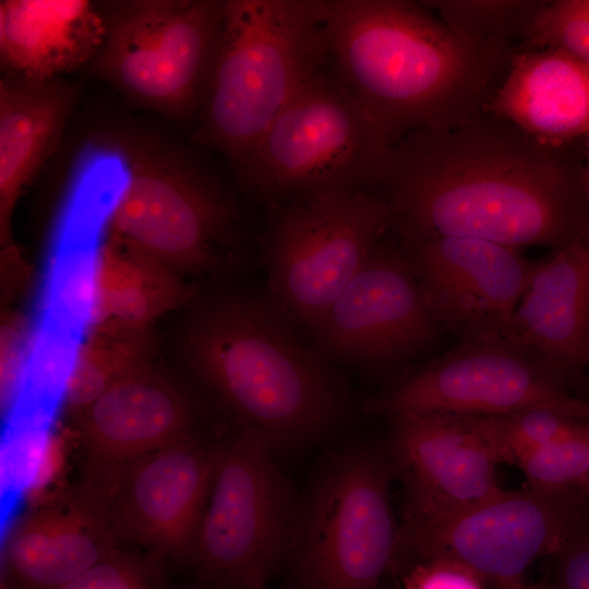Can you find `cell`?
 Segmentation results:
<instances>
[{"mask_svg": "<svg viewBox=\"0 0 589 589\" xmlns=\"http://www.w3.org/2000/svg\"><path fill=\"white\" fill-rule=\"evenodd\" d=\"M387 148L328 60L271 123L240 176L256 197L275 205L369 190Z\"/></svg>", "mask_w": 589, "mask_h": 589, "instance_id": "6", "label": "cell"}, {"mask_svg": "<svg viewBox=\"0 0 589 589\" xmlns=\"http://www.w3.org/2000/svg\"><path fill=\"white\" fill-rule=\"evenodd\" d=\"M399 244L438 326L460 341L503 338L536 263L518 249L476 238Z\"/></svg>", "mask_w": 589, "mask_h": 589, "instance_id": "15", "label": "cell"}, {"mask_svg": "<svg viewBox=\"0 0 589 589\" xmlns=\"http://www.w3.org/2000/svg\"><path fill=\"white\" fill-rule=\"evenodd\" d=\"M105 36V12L91 1H0L2 75L60 80L93 62Z\"/></svg>", "mask_w": 589, "mask_h": 589, "instance_id": "21", "label": "cell"}, {"mask_svg": "<svg viewBox=\"0 0 589 589\" xmlns=\"http://www.w3.org/2000/svg\"><path fill=\"white\" fill-rule=\"evenodd\" d=\"M484 111L543 145L573 144L589 133V64L558 49L519 50Z\"/></svg>", "mask_w": 589, "mask_h": 589, "instance_id": "20", "label": "cell"}, {"mask_svg": "<svg viewBox=\"0 0 589 589\" xmlns=\"http://www.w3.org/2000/svg\"><path fill=\"white\" fill-rule=\"evenodd\" d=\"M180 589H212L211 587L206 586L205 584L196 580L195 582L189 585V586H185L183 588H180Z\"/></svg>", "mask_w": 589, "mask_h": 589, "instance_id": "36", "label": "cell"}, {"mask_svg": "<svg viewBox=\"0 0 589 589\" xmlns=\"http://www.w3.org/2000/svg\"><path fill=\"white\" fill-rule=\"evenodd\" d=\"M329 63L389 147L485 110L518 48L469 45L421 1L322 0Z\"/></svg>", "mask_w": 589, "mask_h": 589, "instance_id": "2", "label": "cell"}, {"mask_svg": "<svg viewBox=\"0 0 589 589\" xmlns=\"http://www.w3.org/2000/svg\"><path fill=\"white\" fill-rule=\"evenodd\" d=\"M152 358L148 328L113 322L95 325L79 347L62 408L79 416L112 386L151 369Z\"/></svg>", "mask_w": 589, "mask_h": 589, "instance_id": "24", "label": "cell"}, {"mask_svg": "<svg viewBox=\"0 0 589 589\" xmlns=\"http://www.w3.org/2000/svg\"><path fill=\"white\" fill-rule=\"evenodd\" d=\"M387 449L351 443L321 462L299 498L285 589H381L399 550Z\"/></svg>", "mask_w": 589, "mask_h": 589, "instance_id": "5", "label": "cell"}, {"mask_svg": "<svg viewBox=\"0 0 589 589\" xmlns=\"http://www.w3.org/2000/svg\"><path fill=\"white\" fill-rule=\"evenodd\" d=\"M516 466L532 490L545 493L578 490L589 470L588 421L574 432L529 452Z\"/></svg>", "mask_w": 589, "mask_h": 589, "instance_id": "27", "label": "cell"}, {"mask_svg": "<svg viewBox=\"0 0 589 589\" xmlns=\"http://www.w3.org/2000/svg\"><path fill=\"white\" fill-rule=\"evenodd\" d=\"M553 557L552 589H589V510Z\"/></svg>", "mask_w": 589, "mask_h": 589, "instance_id": "32", "label": "cell"}, {"mask_svg": "<svg viewBox=\"0 0 589 589\" xmlns=\"http://www.w3.org/2000/svg\"><path fill=\"white\" fill-rule=\"evenodd\" d=\"M576 143V142H575ZM551 147L483 111L390 145L372 188L400 241L467 237L554 251L589 230L585 155Z\"/></svg>", "mask_w": 589, "mask_h": 589, "instance_id": "1", "label": "cell"}, {"mask_svg": "<svg viewBox=\"0 0 589 589\" xmlns=\"http://www.w3.org/2000/svg\"><path fill=\"white\" fill-rule=\"evenodd\" d=\"M73 104L60 80H0V243L14 247L16 204L56 146Z\"/></svg>", "mask_w": 589, "mask_h": 589, "instance_id": "22", "label": "cell"}, {"mask_svg": "<svg viewBox=\"0 0 589 589\" xmlns=\"http://www.w3.org/2000/svg\"><path fill=\"white\" fill-rule=\"evenodd\" d=\"M194 297L179 273L134 243L111 232L98 243L97 324L148 328Z\"/></svg>", "mask_w": 589, "mask_h": 589, "instance_id": "23", "label": "cell"}, {"mask_svg": "<svg viewBox=\"0 0 589 589\" xmlns=\"http://www.w3.org/2000/svg\"><path fill=\"white\" fill-rule=\"evenodd\" d=\"M292 328L269 298L235 292L197 309L182 341L194 378L237 428L257 434L276 454L325 438L349 411L330 361Z\"/></svg>", "mask_w": 589, "mask_h": 589, "instance_id": "3", "label": "cell"}, {"mask_svg": "<svg viewBox=\"0 0 589 589\" xmlns=\"http://www.w3.org/2000/svg\"><path fill=\"white\" fill-rule=\"evenodd\" d=\"M462 41L518 48L544 1L433 0L421 1Z\"/></svg>", "mask_w": 589, "mask_h": 589, "instance_id": "25", "label": "cell"}, {"mask_svg": "<svg viewBox=\"0 0 589 589\" xmlns=\"http://www.w3.org/2000/svg\"><path fill=\"white\" fill-rule=\"evenodd\" d=\"M517 589H552V588L544 584H522Z\"/></svg>", "mask_w": 589, "mask_h": 589, "instance_id": "35", "label": "cell"}, {"mask_svg": "<svg viewBox=\"0 0 589 589\" xmlns=\"http://www.w3.org/2000/svg\"><path fill=\"white\" fill-rule=\"evenodd\" d=\"M464 417L498 464L515 465L534 448L569 434L587 422L544 407Z\"/></svg>", "mask_w": 589, "mask_h": 589, "instance_id": "26", "label": "cell"}, {"mask_svg": "<svg viewBox=\"0 0 589 589\" xmlns=\"http://www.w3.org/2000/svg\"><path fill=\"white\" fill-rule=\"evenodd\" d=\"M32 326L11 318L1 328L0 402L5 419L17 399L26 369Z\"/></svg>", "mask_w": 589, "mask_h": 589, "instance_id": "30", "label": "cell"}, {"mask_svg": "<svg viewBox=\"0 0 589 589\" xmlns=\"http://www.w3.org/2000/svg\"><path fill=\"white\" fill-rule=\"evenodd\" d=\"M402 567L405 589H484L485 585L470 572L445 561L413 560Z\"/></svg>", "mask_w": 589, "mask_h": 589, "instance_id": "31", "label": "cell"}, {"mask_svg": "<svg viewBox=\"0 0 589 589\" xmlns=\"http://www.w3.org/2000/svg\"><path fill=\"white\" fill-rule=\"evenodd\" d=\"M119 548L104 504L79 486L35 506L5 529L0 584L57 589Z\"/></svg>", "mask_w": 589, "mask_h": 589, "instance_id": "18", "label": "cell"}, {"mask_svg": "<svg viewBox=\"0 0 589 589\" xmlns=\"http://www.w3.org/2000/svg\"><path fill=\"white\" fill-rule=\"evenodd\" d=\"M588 435H589V421H588ZM578 491L589 501V470L586 478L578 486Z\"/></svg>", "mask_w": 589, "mask_h": 589, "instance_id": "33", "label": "cell"}, {"mask_svg": "<svg viewBox=\"0 0 589 589\" xmlns=\"http://www.w3.org/2000/svg\"><path fill=\"white\" fill-rule=\"evenodd\" d=\"M105 15L95 74L132 100L171 117H189L203 106L225 1L129 0Z\"/></svg>", "mask_w": 589, "mask_h": 589, "instance_id": "9", "label": "cell"}, {"mask_svg": "<svg viewBox=\"0 0 589 589\" xmlns=\"http://www.w3.org/2000/svg\"><path fill=\"white\" fill-rule=\"evenodd\" d=\"M389 419L386 449L404 485L402 519L445 517L502 490L498 462L466 417L408 413Z\"/></svg>", "mask_w": 589, "mask_h": 589, "instance_id": "16", "label": "cell"}, {"mask_svg": "<svg viewBox=\"0 0 589 589\" xmlns=\"http://www.w3.org/2000/svg\"><path fill=\"white\" fill-rule=\"evenodd\" d=\"M299 498L257 434L237 428L219 461L192 565L212 589H269L287 564Z\"/></svg>", "mask_w": 589, "mask_h": 589, "instance_id": "7", "label": "cell"}, {"mask_svg": "<svg viewBox=\"0 0 589 589\" xmlns=\"http://www.w3.org/2000/svg\"><path fill=\"white\" fill-rule=\"evenodd\" d=\"M77 423L85 458L80 486L105 505L131 464L196 433V408L178 383L151 368L104 393Z\"/></svg>", "mask_w": 589, "mask_h": 589, "instance_id": "17", "label": "cell"}, {"mask_svg": "<svg viewBox=\"0 0 589 589\" xmlns=\"http://www.w3.org/2000/svg\"><path fill=\"white\" fill-rule=\"evenodd\" d=\"M327 62L322 0H225L201 140L240 173L271 123Z\"/></svg>", "mask_w": 589, "mask_h": 589, "instance_id": "4", "label": "cell"}, {"mask_svg": "<svg viewBox=\"0 0 589 589\" xmlns=\"http://www.w3.org/2000/svg\"><path fill=\"white\" fill-rule=\"evenodd\" d=\"M585 167H586L587 183H588V189H589V133L586 136Z\"/></svg>", "mask_w": 589, "mask_h": 589, "instance_id": "34", "label": "cell"}, {"mask_svg": "<svg viewBox=\"0 0 589 589\" xmlns=\"http://www.w3.org/2000/svg\"><path fill=\"white\" fill-rule=\"evenodd\" d=\"M388 229V207L370 190L276 205L263 245L268 298L293 326L310 333Z\"/></svg>", "mask_w": 589, "mask_h": 589, "instance_id": "8", "label": "cell"}, {"mask_svg": "<svg viewBox=\"0 0 589 589\" xmlns=\"http://www.w3.org/2000/svg\"><path fill=\"white\" fill-rule=\"evenodd\" d=\"M165 567L146 552L119 548L57 589H170Z\"/></svg>", "mask_w": 589, "mask_h": 589, "instance_id": "29", "label": "cell"}, {"mask_svg": "<svg viewBox=\"0 0 589 589\" xmlns=\"http://www.w3.org/2000/svg\"><path fill=\"white\" fill-rule=\"evenodd\" d=\"M538 407L589 421V399L570 394L534 357L502 337L460 341L366 404L369 412L386 418L492 416Z\"/></svg>", "mask_w": 589, "mask_h": 589, "instance_id": "12", "label": "cell"}, {"mask_svg": "<svg viewBox=\"0 0 589 589\" xmlns=\"http://www.w3.org/2000/svg\"><path fill=\"white\" fill-rule=\"evenodd\" d=\"M505 340L534 357L566 389L589 366V230L536 264Z\"/></svg>", "mask_w": 589, "mask_h": 589, "instance_id": "19", "label": "cell"}, {"mask_svg": "<svg viewBox=\"0 0 589 589\" xmlns=\"http://www.w3.org/2000/svg\"><path fill=\"white\" fill-rule=\"evenodd\" d=\"M0 589H9V588L5 587L4 585H1V584H0Z\"/></svg>", "mask_w": 589, "mask_h": 589, "instance_id": "37", "label": "cell"}, {"mask_svg": "<svg viewBox=\"0 0 589 589\" xmlns=\"http://www.w3.org/2000/svg\"><path fill=\"white\" fill-rule=\"evenodd\" d=\"M437 326L400 244L383 238L310 333L327 360L374 370L425 346Z\"/></svg>", "mask_w": 589, "mask_h": 589, "instance_id": "14", "label": "cell"}, {"mask_svg": "<svg viewBox=\"0 0 589 589\" xmlns=\"http://www.w3.org/2000/svg\"><path fill=\"white\" fill-rule=\"evenodd\" d=\"M588 510L589 501L578 490L502 489L445 517L402 519L396 566L445 561L493 589H517L531 564L556 554Z\"/></svg>", "mask_w": 589, "mask_h": 589, "instance_id": "10", "label": "cell"}, {"mask_svg": "<svg viewBox=\"0 0 589 589\" xmlns=\"http://www.w3.org/2000/svg\"><path fill=\"white\" fill-rule=\"evenodd\" d=\"M220 449L221 442L194 433L131 464L105 503L119 542L166 565H192Z\"/></svg>", "mask_w": 589, "mask_h": 589, "instance_id": "13", "label": "cell"}, {"mask_svg": "<svg viewBox=\"0 0 589 589\" xmlns=\"http://www.w3.org/2000/svg\"><path fill=\"white\" fill-rule=\"evenodd\" d=\"M558 49L589 64V0L544 1L520 50Z\"/></svg>", "mask_w": 589, "mask_h": 589, "instance_id": "28", "label": "cell"}, {"mask_svg": "<svg viewBox=\"0 0 589 589\" xmlns=\"http://www.w3.org/2000/svg\"><path fill=\"white\" fill-rule=\"evenodd\" d=\"M128 169L107 217L108 232L180 275L220 266L238 213L216 182L191 163L149 155H133Z\"/></svg>", "mask_w": 589, "mask_h": 589, "instance_id": "11", "label": "cell"}]
</instances>
